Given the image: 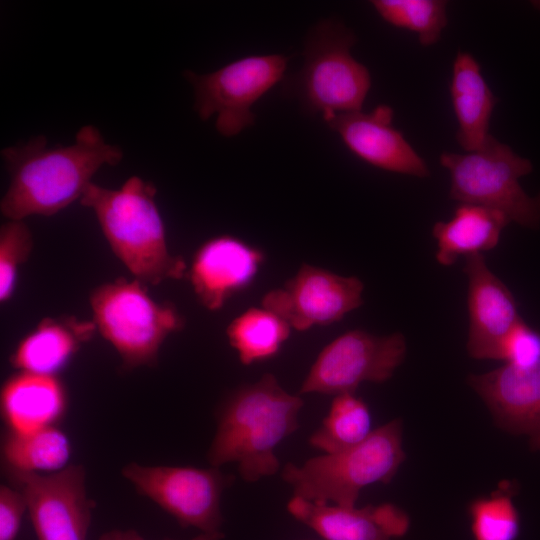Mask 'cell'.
<instances>
[{
  "label": "cell",
  "mask_w": 540,
  "mask_h": 540,
  "mask_svg": "<svg viewBox=\"0 0 540 540\" xmlns=\"http://www.w3.org/2000/svg\"><path fill=\"white\" fill-rule=\"evenodd\" d=\"M121 147L108 143L94 125H83L70 145L50 147L44 135L1 150L9 185L0 201L6 219L50 217L81 199L103 166L123 159Z\"/></svg>",
  "instance_id": "cell-1"
},
{
  "label": "cell",
  "mask_w": 540,
  "mask_h": 540,
  "mask_svg": "<svg viewBox=\"0 0 540 540\" xmlns=\"http://www.w3.org/2000/svg\"><path fill=\"white\" fill-rule=\"evenodd\" d=\"M304 402L288 393L271 373L232 391L217 414V428L207 458L220 468L236 463L241 478L256 482L280 466L276 447L299 427Z\"/></svg>",
  "instance_id": "cell-2"
},
{
  "label": "cell",
  "mask_w": 540,
  "mask_h": 540,
  "mask_svg": "<svg viewBox=\"0 0 540 540\" xmlns=\"http://www.w3.org/2000/svg\"><path fill=\"white\" fill-rule=\"evenodd\" d=\"M157 188L139 176L117 189L89 184L80 204L93 211L115 257L146 285L186 277L188 265L170 252L166 227L156 202Z\"/></svg>",
  "instance_id": "cell-3"
},
{
  "label": "cell",
  "mask_w": 540,
  "mask_h": 540,
  "mask_svg": "<svg viewBox=\"0 0 540 540\" xmlns=\"http://www.w3.org/2000/svg\"><path fill=\"white\" fill-rule=\"evenodd\" d=\"M405 457L402 423L395 419L373 429L352 447L312 457L300 466L287 463L281 477L294 496L354 507L362 489L374 483H389Z\"/></svg>",
  "instance_id": "cell-4"
},
{
  "label": "cell",
  "mask_w": 540,
  "mask_h": 540,
  "mask_svg": "<svg viewBox=\"0 0 540 540\" xmlns=\"http://www.w3.org/2000/svg\"><path fill=\"white\" fill-rule=\"evenodd\" d=\"M97 332L116 350L124 370L154 367L166 339L182 331L185 317L171 302L151 297L147 285L120 277L89 293Z\"/></svg>",
  "instance_id": "cell-5"
},
{
  "label": "cell",
  "mask_w": 540,
  "mask_h": 540,
  "mask_svg": "<svg viewBox=\"0 0 540 540\" xmlns=\"http://www.w3.org/2000/svg\"><path fill=\"white\" fill-rule=\"evenodd\" d=\"M439 160L450 174L451 199L496 210L526 228L539 227L540 193L529 196L519 183L533 169L529 159L490 135L475 151L444 152Z\"/></svg>",
  "instance_id": "cell-6"
},
{
  "label": "cell",
  "mask_w": 540,
  "mask_h": 540,
  "mask_svg": "<svg viewBox=\"0 0 540 540\" xmlns=\"http://www.w3.org/2000/svg\"><path fill=\"white\" fill-rule=\"evenodd\" d=\"M355 41L350 29L332 19L319 22L307 38L292 88L307 111L320 113L324 121L360 111L369 93V70L351 53Z\"/></svg>",
  "instance_id": "cell-7"
},
{
  "label": "cell",
  "mask_w": 540,
  "mask_h": 540,
  "mask_svg": "<svg viewBox=\"0 0 540 540\" xmlns=\"http://www.w3.org/2000/svg\"><path fill=\"white\" fill-rule=\"evenodd\" d=\"M288 61L282 54L250 55L207 74L185 71L196 113L203 121L215 116L222 136L239 134L254 124L253 105L283 79Z\"/></svg>",
  "instance_id": "cell-8"
},
{
  "label": "cell",
  "mask_w": 540,
  "mask_h": 540,
  "mask_svg": "<svg viewBox=\"0 0 540 540\" xmlns=\"http://www.w3.org/2000/svg\"><path fill=\"white\" fill-rule=\"evenodd\" d=\"M123 477L136 491L171 515L184 528L221 531V498L234 481L218 467L126 464Z\"/></svg>",
  "instance_id": "cell-9"
},
{
  "label": "cell",
  "mask_w": 540,
  "mask_h": 540,
  "mask_svg": "<svg viewBox=\"0 0 540 540\" xmlns=\"http://www.w3.org/2000/svg\"><path fill=\"white\" fill-rule=\"evenodd\" d=\"M406 350L399 332L376 336L361 329L346 331L320 351L299 393L336 396L355 393L364 382H385L403 362Z\"/></svg>",
  "instance_id": "cell-10"
},
{
  "label": "cell",
  "mask_w": 540,
  "mask_h": 540,
  "mask_svg": "<svg viewBox=\"0 0 540 540\" xmlns=\"http://www.w3.org/2000/svg\"><path fill=\"white\" fill-rule=\"evenodd\" d=\"M4 470L26 499L37 540H87L94 502L83 465L69 464L50 474Z\"/></svg>",
  "instance_id": "cell-11"
},
{
  "label": "cell",
  "mask_w": 540,
  "mask_h": 540,
  "mask_svg": "<svg viewBox=\"0 0 540 540\" xmlns=\"http://www.w3.org/2000/svg\"><path fill=\"white\" fill-rule=\"evenodd\" d=\"M364 284L355 276H342L302 264L282 287L268 291L261 306L282 318L291 329L305 331L341 320L363 304Z\"/></svg>",
  "instance_id": "cell-12"
},
{
  "label": "cell",
  "mask_w": 540,
  "mask_h": 540,
  "mask_svg": "<svg viewBox=\"0 0 540 540\" xmlns=\"http://www.w3.org/2000/svg\"><path fill=\"white\" fill-rule=\"evenodd\" d=\"M264 261L259 248L232 235H218L197 248L186 277L199 303L215 312L253 282Z\"/></svg>",
  "instance_id": "cell-13"
},
{
  "label": "cell",
  "mask_w": 540,
  "mask_h": 540,
  "mask_svg": "<svg viewBox=\"0 0 540 540\" xmlns=\"http://www.w3.org/2000/svg\"><path fill=\"white\" fill-rule=\"evenodd\" d=\"M392 107L380 104L371 112H348L335 115L326 124L336 132L351 153L379 169L426 177V162L393 126Z\"/></svg>",
  "instance_id": "cell-14"
},
{
  "label": "cell",
  "mask_w": 540,
  "mask_h": 540,
  "mask_svg": "<svg viewBox=\"0 0 540 540\" xmlns=\"http://www.w3.org/2000/svg\"><path fill=\"white\" fill-rule=\"evenodd\" d=\"M464 273L468 278V353L475 359L500 360L504 339L522 321L515 299L482 253L466 257Z\"/></svg>",
  "instance_id": "cell-15"
},
{
  "label": "cell",
  "mask_w": 540,
  "mask_h": 540,
  "mask_svg": "<svg viewBox=\"0 0 540 540\" xmlns=\"http://www.w3.org/2000/svg\"><path fill=\"white\" fill-rule=\"evenodd\" d=\"M468 382L503 430L526 435L540 451V363L529 367L506 364Z\"/></svg>",
  "instance_id": "cell-16"
},
{
  "label": "cell",
  "mask_w": 540,
  "mask_h": 540,
  "mask_svg": "<svg viewBox=\"0 0 540 540\" xmlns=\"http://www.w3.org/2000/svg\"><path fill=\"white\" fill-rule=\"evenodd\" d=\"M287 511L324 540H393L404 536L410 527L408 514L392 503L356 508L293 495Z\"/></svg>",
  "instance_id": "cell-17"
},
{
  "label": "cell",
  "mask_w": 540,
  "mask_h": 540,
  "mask_svg": "<svg viewBox=\"0 0 540 540\" xmlns=\"http://www.w3.org/2000/svg\"><path fill=\"white\" fill-rule=\"evenodd\" d=\"M59 375L16 371L2 384L0 409L8 431L24 433L58 426L68 408Z\"/></svg>",
  "instance_id": "cell-18"
},
{
  "label": "cell",
  "mask_w": 540,
  "mask_h": 540,
  "mask_svg": "<svg viewBox=\"0 0 540 540\" xmlns=\"http://www.w3.org/2000/svg\"><path fill=\"white\" fill-rule=\"evenodd\" d=\"M96 332L92 320L73 315L44 317L19 340L10 364L17 371L59 375Z\"/></svg>",
  "instance_id": "cell-19"
},
{
  "label": "cell",
  "mask_w": 540,
  "mask_h": 540,
  "mask_svg": "<svg viewBox=\"0 0 540 540\" xmlns=\"http://www.w3.org/2000/svg\"><path fill=\"white\" fill-rule=\"evenodd\" d=\"M450 94L458 122L456 139L466 152L475 151L491 135L489 123L497 98L479 63L467 52H458L454 59Z\"/></svg>",
  "instance_id": "cell-20"
},
{
  "label": "cell",
  "mask_w": 540,
  "mask_h": 540,
  "mask_svg": "<svg viewBox=\"0 0 540 540\" xmlns=\"http://www.w3.org/2000/svg\"><path fill=\"white\" fill-rule=\"evenodd\" d=\"M510 220L501 212L486 207L460 204L448 221L434 224L436 260L451 266L460 256H470L495 248Z\"/></svg>",
  "instance_id": "cell-21"
},
{
  "label": "cell",
  "mask_w": 540,
  "mask_h": 540,
  "mask_svg": "<svg viewBox=\"0 0 540 540\" xmlns=\"http://www.w3.org/2000/svg\"><path fill=\"white\" fill-rule=\"evenodd\" d=\"M72 446L68 436L51 426L30 432L7 431L1 445L4 468L50 474L69 465Z\"/></svg>",
  "instance_id": "cell-22"
},
{
  "label": "cell",
  "mask_w": 540,
  "mask_h": 540,
  "mask_svg": "<svg viewBox=\"0 0 540 540\" xmlns=\"http://www.w3.org/2000/svg\"><path fill=\"white\" fill-rule=\"evenodd\" d=\"M291 327L272 311L250 307L236 316L226 328L230 346L243 365L276 356L291 334Z\"/></svg>",
  "instance_id": "cell-23"
},
{
  "label": "cell",
  "mask_w": 540,
  "mask_h": 540,
  "mask_svg": "<svg viewBox=\"0 0 540 540\" xmlns=\"http://www.w3.org/2000/svg\"><path fill=\"white\" fill-rule=\"evenodd\" d=\"M367 404L355 393L334 396L321 425L309 444L325 454L335 453L365 440L373 431Z\"/></svg>",
  "instance_id": "cell-24"
},
{
  "label": "cell",
  "mask_w": 540,
  "mask_h": 540,
  "mask_svg": "<svg viewBox=\"0 0 540 540\" xmlns=\"http://www.w3.org/2000/svg\"><path fill=\"white\" fill-rule=\"evenodd\" d=\"M372 6L392 26L417 34L423 46L433 45L447 25V3L442 0H374Z\"/></svg>",
  "instance_id": "cell-25"
},
{
  "label": "cell",
  "mask_w": 540,
  "mask_h": 540,
  "mask_svg": "<svg viewBox=\"0 0 540 540\" xmlns=\"http://www.w3.org/2000/svg\"><path fill=\"white\" fill-rule=\"evenodd\" d=\"M511 483L488 497H481L469 506L470 530L473 540H517L521 522L514 505Z\"/></svg>",
  "instance_id": "cell-26"
},
{
  "label": "cell",
  "mask_w": 540,
  "mask_h": 540,
  "mask_svg": "<svg viewBox=\"0 0 540 540\" xmlns=\"http://www.w3.org/2000/svg\"><path fill=\"white\" fill-rule=\"evenodd\" d=\"M34 238L25 220L6 219L0 226V303L15 293L20 268L28 261Z\"/></svg>",
  "instance_id": "cell-27"
},
{
  "label": "cell",
  "mask_w": 540,
  "mask_h": 540,
  "mask_svg": "<svg viewBox=\"0 0 540 540\" xmlns=\"http://www.w3.org/2000/svg\"><path fill=\"white\" fill-rule=\"evenodd\" d=\"M500 360L518 367L540 363V334L522 320L504 339Z\"/></svg>",
  "instance_id": "cell-28"
},
{
  "label": "cell",
  "mask_w": 540,
  "mask_h": 540,
  "mask_svg": "<svg viewBox=\"0 0 540 540\" xmlns=\"http://www.w3.org/2000/svg\"><path fill=\"white\" fill-rule=\"evenodd\" d=\"M27 502L16 487L0 486V540H16L21 528Z\"/></svg>",
  "instance_id": "cell-29"
},
{
  "label": "cell",
  "mask_w": 540,
  "mask_h": 540,
  "mask_svg": "<svg viewBox=\"0 0 540 540\" xmlns=\"http://www.w3.org/2000/svg\"><path fill=\"white\" fill-rule=\"evenodd\" d=\"M224 538V533L221 531L213 533H200L197 536L193 537L190 540H222ZM98 540H145L142 535H140L134 529H113L103 533ZM169 540V539H167Z\"/></svg>",
  "instance_id": "cell-30"
}]
</instances>
